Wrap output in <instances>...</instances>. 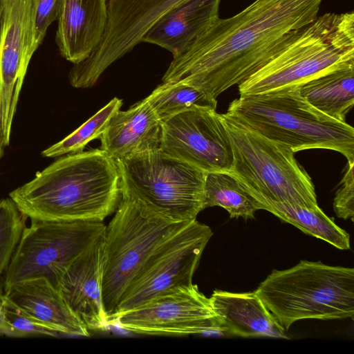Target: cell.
I'll return each instance as SVG.
<instances>
[{
	"label": "cell",
	"mask_w": 354,
	"mask_h": 354,
	"mask_svg": "<svg viewBox=\"0 0 354 354\" xmlns=\"http://www.w3.org/2000/svg\"><path fill=\"white\" fill-rule=\"evenodd\" d=\"M324 0H254L214 22L173 57L162 81L182 82L216 97L267 63L317 16Z\"/></svg>",
	"instance_id": "obj_1"
},
{
	"label": "cell",
	"mask_w": 354,
	"mask_h": 354,
	"mask_svg": "<svg viewBox=\"0 0 354 354\" xmlns=\"http://www.w3.org/2000/svg\"><path fill=\"white\" fill-rule=\"evenodd\" d=\"M9 196L30 219L103 221L121 198L118 162L102 149L66 154Z\"/></svg>",
	"instance_id": "obj_2"
},
{
	"label": "cell",
	"mask_w": 354,
	"mask_h": 354,
	"mask_svg": "<svg viewBox=\"0 0 354 354\" xmlns=\"http://www.w3.org/2000/svg\"><path fill=\"white\" fill-rule=\"evenodd\" d=\"M354 66V12H328L301 28L267 63L239 84L240 96L297 87Z\"/></svg>",
	"instance_id": "obj_3"
},
{
	"label": "cell",
	"mask_w": 354,
	"mask_h": 354,
	"mask_svg": "<svg viewBox=\"0 0 354 354\" xmlns=\"http://www.w3.org/2000/svg\"><path fill=\"white\" fill-rule=\"evenodd\" d=\"M227 113L267 138L288 145L296 153L325 149L354 162V129L311 106L298 86L240 96Z\"/></svg>",
	"instance_id": "obj_4"
},
{
	"label": "cell",
	"mask_w": 354,
	"mask_h": 354,
	"mask_svg": "<svg viewBox=\"0 0 354 354\" xmlns=\"http://www.w3.org/2000/svg\"><path fill=\"white\" fill-rule=\"evenodd\" d=\"M254 292L285 331L301 319H353V268L301 260L272 270Z\"/></svg>",
	"instance_id": "obj_5"
},
{
	"label": "cell",
	"mask_w": 354,
	"mask_h": 354,
	"mask_svg": "<svg viewBox=\"0 0 354 354\" xmlns=\"http://www.w3.org/2000/svg\"><path fill=\"white\" fill-rule=\"evenodd\" d=\"M220 115L232 151L229 173L247 193L252 197L318 207L312 179L288 145L266 138L227 112Z\"/></svg>",
	"instance_id": "obj_6"
},
{
	"label": "cell",
	"mask_w": 354,
	"mask_h": 354,
	"mask_svg": "<svg viewBox=\"0 0 354 354\" xmlns=\"http://www.w3.org/2000/svg\"><path fill=\"white\" fill-rule=\"evenodd\" d=\"M190 223L167 219L121 196L104 234L101 294L109 326L123 292L147 259L159 245Z\"/></svg>",
	"instance_id": "obj_7"
},
{
	"label": "cell",
	"mask_w": 354,
	"mask_h": 354,
	"mask_svg": "<svg viewBox=\"0 0 354 354\" xmlns=\"http://www.w3.org/2000/svg\"><path fill=\"white\" fill-rule=\"evenodd\" d=\"M117 162L121 196L174 221H194L203 210L205 172L160 149Z\"/></svg>",
	"instance_id": "obj_8"
},
{
	"label": "cell",
	"mask_w": 354,
	"mask_h": 354,
	"mask_svg": "<svg viewBox=\"0 0 354 354\" xmlns=\"http://www.w3.org/2000/svg\"><path fill=\"white\" fill-rule=\"evenodd\" d=\"M105 228L100 221L30 219L5 271L4 292L36 278H45L58 289L67 268L104 234Z\"/></svg>",
	"instance_id": "obj_9"
},
{
	"label": "cell",
	"mask_w": 354,
	"mask_h": 354,
	"mask_svg": "<svg viewBox=\"0 0 354 354\" xmlns=\"http://www.w3.org/2000/svg\"><path fill=\"white\" fill-rule=\"evenodd\" d=\"M212 229L196 220L163 241L147 259L123 292L116 317L174 288L192 284Z\"/></svg>",
	"instance_id": "obj_10"
},
{
	"label": "cell",
	"mask_w": 354,
	"mask_h": 354,
	"mask_svg": "<svg viewBox=\"0 0 354 354\" xmlns=\"http://www.w3.org/2000/svg\"><path fill=\"white\" fill-rule=\"evenodd\" d=\"M114 324L144 335L228 334L214 313L209 299L193 283L167 291L119 315Z\"/></svg>",
	"instance_id": "obj_11"
},
{
	"label": "cell",
	"mask_w": 354,
	"mask_h": 354,
	"mask_svg": "<svg viewBox=\"0 0 354 354\" xmlns=\"http://www.w3.org/2000/svg\"><path fill=\"white\" fill-rule=\"evenodd\" d=\"M160 149L205 173L232 169L230 141L214 109L187 111L162 122Z\"/></svg>",
	"instance_id": "obj_12"
},
{
	"label": "cell",
	"mask_w": 354,
	"mask_h": 354,
	"mask_svg": "<svg viewBox=\"0 0 354 354\" xmlns=\"http://www.w3.org/2000/svg\"><path fill=\"white\" fill-rule=\"evenodd\" d=\"M0 35V131L6 147L34 47V0H2Z\"/></svg>",
	"instance_id": "obj_13"
},
{
	"label": "cell",
	"mask_w": 354,
	"mask_h": 354,
	"mask_svg": "<svg viewBox=\"0 0 354 354\" xmlns=\"http://www.w3.org/2000/svg\"><path fill=\"white\" fill-rule=\"evenodd\" d=\"M104 234L70 264L58 287L68 306L89 332L104 330L109 326L101 294Z\"/></svg>",
	"instance_id": "obj_14"
},
{
	"label": "cell",
	"mask_w": 354,
	"mask_h": 354,
	"mask_svg": "<svg viewBox=\"0 0 354 354\" xmlns=\"http://www.w3.org/2000/svg\"><path fill=\"white\" fill-rule=\"evenodd\" d=\"M55 41L73 63L87 59L102 41L108 21L107 0H63Z\"/></svg>",
	"instance_id": "obj_15"
},
{
	"label": "cell",
	"mask_w": 354,
	"mask_h": 354,
	"mask_svg": "<svg viewBox=\"0 0 354 354\" xmlns=\"http://www.w3.org/2000/svg\"><path fill=\"white\" fill-rule=\"evenodd\" d=\"M162 122L143 99L126 111H117L100 138V149L116 161L160 149Z\"/></svg>",
	"instance_id": "obj_16"
},
{
	"label": "cell",
	"mask_w": 354,
	"mask_h": 354,
	"mask_svg": "<svg viewBox=\"0 0 354 354\" xmlns=\"http://www.w3.org/2000/svg\"><path fill=\"white\" fill-rule=\"evenodd\" d=\"M4 295L30 317L59 334L90 335L59 290L45 278L18 283L4 292Z\"/></svg>",
	"instance_id": "obj_17"
},
{
	"label": "cell",
	"mask_w": 354,
	"mask_h": 354,
	"mask_svg": "<svg viewBox=\"0 0 354 354\" xmlns=\"http://www.w3.org/2000/svg\"><path fill=\"white\" fill-rule=\"evenodd\" d=\"M221 0H185L160 17L142 42L159 46L173 57L187 50L218 18Z\"/></svg>",
	"instance_id": "obj_18"
},
{
	"label": "cell",
	"mask_w": 354,
	"mask_h": 354,
	"mask_svg": "<svg viewBox=\"0 0 354 354\" xmlns=\"http://www.w3.org/2000/svg\"><path fill=\"white\" fill-rule=\"evenodd\" d=\"M228 334L243 337L287 338L285 330L256 292L215 290L209 298Z\"/></svg>",
	"instance_id": "obj_19"
},
{
	"label": "cell",
	"mask_w": 354,
	"mask_h": 354,
	"mask_svg": "<svg viewBox=\"0 0 354 354\" xmlns=\"http://www.w3.org/2000/svg\"><path fill=\"white\" fill-rule=\"evenodd\" d=\"M311 106L324 114L346 122L354 104V66L326 73L298 86Z\"/></svg>",
	"instance_id": "obj_20"
},
{
	"label": "cell",
	"mask_w": 354,
	"mask_h": 354,
	"mask_svg": "<svg viewBox=\"0 0 354 354\" xmlns=\"http://www.w3.org/2000/svg\"><path fill=\"white\" fill-rule=\"evenodd\" d=\"M252 198L258 209L266 210L305 234L322 239L339 250L350 249L349 234L339 227L319 206L308 207L261 197Z\"/></svg>",
	"instance_id": "obj_21"
},
{
	"label": "cell",
	"mask_w": 354,
	"mask_h": 354,
	"mask_svg": "<svg viewBox=\"0 0 354 354\" xmlns=\"http://www.w3.org/2000/svg\"><path fill=\"white\" fill-rule=\"evenodd\" d=\"M145 99L161 122L189 110L216 109L217 105L216 99L182 82H162Z\"/></svg>",
	"instance_id": "obj_22"
},
{
	"label": "cell",
	"mask_w": 354,
	"mask_h": 354,
	"mask_svg": "<svg viewBox=\"0 0 354 354\" xmlns=\"http://www.w3.org/2000/svg\"><path fill=\"white\" fill-rule=\"evenodd\" d=\"M219 206L227 211L231 218H253L259 210L255 200L230 173H206L203 209Z\"/></svg>",
	"instance_id": "obj_23"
},
{
	"label": "cell",
	"mask_w": 354,
	"mask_h": 354,
	"mask_svg": "<svg viewBox=\"0 0 354 354\" xmlns=\"http://www.w3.org/2000/svg\"><path fill=\"white\" fill-rule=\"evenodd\" d=\"M122 103V100L114 97L65 138L42 151L41 155L53 158L83 151L89 142L100 138L109 120L120 110Z\"/></svg>",
	"instance_id": "obj_24"
},
{
	"label": "cell",
	"mask_w": 354,
	"mask_h": 354,
	"mask_svg": "<svg viewBox=\"0 0 354 354\" xmlns=\"http://www.w3.org/2000/svg\"><path fill=\"white\" fill-rule=\"evenodd\" d=\"M27 218L10 198L0 201V277L10 261Z\"/></svg>",
	"instance_id": "obj_25"
},
{
	"label": "cell",
	"mask_w": 354,
	"mask_h": 354,
	"mask_svg": "<svg viewBox=\"0 0 354 354\" xmlns=\"http://www.w3.org/2000/svg\"><path fill=\"white\" fill-rule=\"evenodd\" d=\"M0 323L8 330L10 337L53 336L59 334L37 322L12 303L5 295L0 304Z\"/></svg>",
	"instance_id": "obj_26"
},
{
	"label": "cell",
	"mask_w": 354,
	"mask_h": 354,
	"mask_svg": "<svg viewBox=\"0 0 354 354\" xmlns=\"http://www.w3.org/2000/svg\"><path fill=\"white\" fill-rule=\"evenodd\" d=\"M354 162H348L340 186L335 193L333 209L337 216L344 220L354 217Z\"/></svg>",
	"instance_id": "obj_27"
},
{
	"label": "cell",
	"mask_w": 354,
	"mask_h": 354,
	"mask_svg": "<svg viewBox=\"0 0 354 354\" xmlns=\"http://www.w3.org/2000/svg\"><path fill=\"white\" fill-rule=\"evenodd\" d=\"M63 0H34V47L37 50L46 35L48 26L58 20Z\"/></svg>",
	"instance_id": "obj_28"
},
{
	"label": "cell",
	"mask_w": 354,
	"mask_h": 354,
	"mask_svg": "<svg viewBox=\"0 0 354 354\" xmlns=\"http://www.w3.org/2000/svg\"><path fill=\"white\" fill-rule=\"evenodd\" d=\"M5 147H6V146L3 142V137H2L1 131H0V160L1 159V158L3 155Z\"/></svg>",
	"instance_id": "obj_29"
},
{
	"label": "cell",
	"mask_w": 354,
	"mask_h": 354,
	"mask_svg": "<svg viewBox=\"0 0 354 354\" xmlns=\"http://www.w3.org/2000/svg\"><path fill=\"white\" fill-rule=\"evenodd\" d=\"M0 335H6L10 337L8 330L0 323Z\"/></svg>",
	"instance_id": "obj_30"
},
{
	"label": "cell",
	"mask_w": 354,
	"mask_h": 354,
	"mask_svg": "<svg viewBox=\"0 0 354 354\" xmlns=\"http://www.w3.org/2000/svg\"><path fill=\"white\" fill-rule=\"evenodd\" d=\"M2 10H3L2 0H0V35H1V21H2Z\"/></svg>",
	"instance_id": "obj_31"
},
{
	"label": "cell",
	"mask_w": 354,
	"mask_h": 354,
	"mask_svg": "<svg viewBox=\"0 0 354 354\" xmlns=\"http://www.w3.org/2000/svg\"><path fill=\"white\" fill-rule=\"evenodd\" d=\"M3 295H4V293L3 292V290H2V288H1V283H0V304L1 303V301L3 298Z\"/></svg>",
	"instance_id": "obj_32"
}]
</instances>
